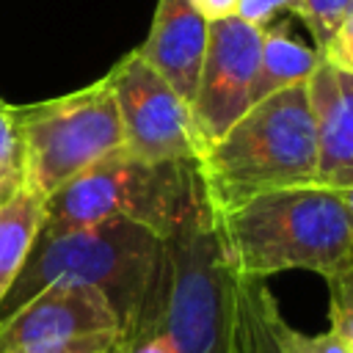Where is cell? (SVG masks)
Wrapping results in <instances>:
<instances>
[{
  "label": "cell",
  "instance_id": "5",
  "mask_svg": "<svg viewBox=\"0 0 353 353\" xmlns=\"http://www.w3.org/2000/svg\"><path fill=\"white\" fill-rule=\"evenodd\" d=\"M22 185L44 201L66 182L124 149L110 77L72 94L19 105Z\"/></svg>",
  "mask_w": 353,
  "mask_h": 353
},
{
  "label": "cell",
  "instance_id": "15",
  "mask_svg": "<svg viewBox=\"0 0 353 353\" xmlns=\"http://www.w3.org/2000/svg\"><path fill=\"white\" fill-rule=\"evenodd\" d=\"M268 325H270V334L281 353H350L347 345L331 328L323 334H303V331L292 328L281 317L273 295L268 298Z\"/></svg>",
  "mask_w": 353,
  "mask_h": 353
},
{
  "label": "cell",
  "instance_id": "2",
  "mask_svg": "<svg viewBox=\"0 0 353 353\" xmlns=\"http://www.w3.org/2000/svg\"><path fill=\"white\" fill-rule=\"evenodd\" d=\"M221 262L237 281L284 270L331 276L353 251V215L339 190L309 185L262 193L212 218Z\"/></svg>",
  "mask_w": 353,
  "mask_h": 353
},
{
  "label": "cell",
  "instance_id": "16",
  "mask_svg": "<svg viewBox=\"0 0 353 353\" xmlns=\"http://www.w3.org/2000/svg\"><path fill=\"white\" fill-rule=\"evenodd\" d=\"M325 284H328L331 331L353 353V251L331 276H325Z\"/></svg>",
  "mask_w": 353,
  "mask_h": 353
},
{
  "label": "cell",
  "instance_id": "13",
  "mask_svg": "<svg viewBox=\"0 0 353 353\" xmlns=\"http://www.w3.org/2000/svg\"><path fill=\"white\" fill-rule=\"evenodd\" d=\"M44 223V199L25 185L0 196V303L19 270Z\"/></svg>",
  "mask_w": 353,
  "mask_h": 353
},
{
  "label": "cell",
  "instance_id": "11",
  "mask_svg": "<svg viewBox=\"0 0 353 353\" xmlns=\"http://www.w3.org/2000/svg\"><path fill=\"white\" fill-rule=\"evenodd\" d=\"M306 88L317 130V185L353 190V74L320 58Z\"/></svg>",
  "mask_w": 353,
  "mask_h": 353
},
{
  "label": "cell",
  "instance_id": "12",
  "mask_svg": "<svg viewBox=\"0 0 353 353\" xmlns=\"http://www.w3.org/2000/svg\"><path fill=\"white\" fill-rule=\"evenodd\" d=\"M317 63H320L317 50L303 44L292 33L287 19L270 22L268 28H262V52L254 83V102L306 83L317 69Z\"/></svg>",
  "mask_w": 353,
  "mask_h": 353
},
{
  "label": "cell",
  "instance_id": "23",
  "mask_svg": "<svg viewBox=\"0 0 353 353\" xmlns=\"http://www.w3.org/2000/svg\"><path fill=\"white\" fill-rule=\"evenodd\" d=\"M232 353H243V350H240V331H237V314H234V298H232Z\"/></svg>",
  "mask_w": 353,
  "mask_h": 353
},
{
  "label": "cell",
  "instance_id": "10",
  "mask_svg": "<svg viewBox=\"0 0 353 353\" xmlns=\"http://www.w3.org/2000/svg\"><path fill=\"white\" fill-rule=\"evenodd\" d=\"M210 22L193 0H157L154 19L138 55L190 105L207 52Z\"/></svg>",
  "mask_w": 353,
  "mask_h": 353
},
{
  "label": "cell",
  "instance_id": "24",
  "mask_svg": "<svg viewBox=\"0 0 353 353\" xmlns=\"http://www.w3.org/2000/svg\"><path fill=\"white\" fill-rule=\"evenodd\" d=\"M342 193V199L347 201V210H350V215H353V190H339Z\"/></svg>",
  "mask_w": 353,
  "mask_h": 353
},
{
  "label": "cell",
  "instance_id": "18",
  "mask_svg": "<svg viewBox=\"0 0 353 353\" xmlns=\"http://www.w3.org/2000/svg\"><path fill=\"white\" fill-rule=\"evenodd\" d=\"M22 185V138L17 108L0 102V196Z\"/></svg>",
  "mask_w": 353,
  "mask_h": 353
},
{
  "label": "cell",
  "instance_id": "3",
  "mask_svg": "<svg viewBox=\"0 0 353 353\" xmlns=\"http://www.w3.org/2000/svg\"><path fill=\"white\" fill-rule=\"evenodd\" d=\"M196 176L210 218L262 193L317 185V130L306 83L254 102L218 141L204 146Z\"/></svg>",
  "mask_w": 353,
  "mask_h": 353
},
{
  "label": "cell",
  "instance_id": "22",
  "mask_svg": "<svg viewBox=\"0 0 353 353\" xmlns=\"http://www.w3.org/2000/svg\"><path fill=\"white\" fill-rule=\"evenodd\" d=\"M237 3H240V0H193V6L199 8V14H201L207 22L234 17Z\"/></svg>",
  "mask_w": 353,
  "mask_h": 353
},
{
  "label": "cell",
  "instance_id": "8",
  "mask_svg": "<svg viewBox=\"0 0 353 353\" xmlns=\"http://www.w3.org/2000/svg\"><path fill=\"white\" fill-rule=\"evenodd\" d=\"M124 130V152L143 163H196L204 152L190 105L138 55L127 52L110 72Z\"/></svg>",
  "mask_w": 353,
  "mask_h": 353
},
{
  "label": "cell",
  "instance_id": "6",
  "mask_svg": "<svg viewBox=\"0 0 353 353\" xmlns=\"http://www.w3.org/2000/svg\"><path fill=\"white\" fill-rule=\"evenodd\" d=\"M168 276L160 331L176 353H232V276L204 201L165 237Z\"/></svg>",
  "mask_w": 353,
  "mask_h": 353
},
{
  "label": "cell",
  "instance_id": "17",
  "mask_svg": "<svg viewBox=\"0 0 353 353\" xmlns=\"http://www.w3.org/2000/svg\"><path fill=\"white\" fill-rule=\"evenodd\" d=\"M350 8H353V0H301L295 17L306 25L317 55L325 50V44L336 33V28L345 22Z\"/></svg>",
  "mask_w": 353,
  "mask_h": 353
},
{
  "label": "cell",
  "instance_id": "21",
  "mask_svg": "<svg viewBox=\"0 0 353 353\" xmlns=\"http://www.w3.org/2000/svg\"><path fill=\"white\" fill-rule=\"evenodd\" d=\"M116 353H176V347L163 331H157V334H149V336H141V339L119 345Z\"/></svg>",
  "mask_w": 353,
  "mask_h": 353
},
{
  "label": "cell",
  "instance_id": "4",
  "mask_svg": "<svg viewBox=\"0 0 353 353\" xmlns=\"http://www.w3.org/2000/svg\"><path fill=\"white\" fill-rule=\"evenodd\" d=\"M201 201L196 163H143L119 149L44 201L41 232L130 221L165 240Z\"/></svg>",
  "mask_w": 353,
  "mask_h": 353
},
{
  "label": "cell",
  "instance_id": "7",
  "mask_svg": "<svg viewBox=\"0 0 353 353\" xmlns=\"http://www.w3.org/2000/svg\"><path fill=\"white\" fill-rule=\"evenodd\" d=\"M121 323L108 295L61 281L0 317V353H116Z\"/></svg>",
  "mask_w": 353,
  "mask_h": 353
},
{
  "label": "cell",
  "instance_id": "19",
  "mask_svg": "<svg viewBox=\"0 0 353 353\" xmlns=\"http://www.w3.org/2000/svg\"><path fill=\"white\" fill-rule=\"evenodd\" d=\"M301 0H240L234 17H240L248 25L256 28H268L270 22H276L281 14H298Z\"/></svg>",
  "mask_w": 353,
  "mask_h": 353
},
{
  "label": "cell",
  "instance_id": "20",
  "mask_svg": "<svg viewBox=\"0 0 353 353\" xmlns=\"http://www.w3.org/2000/svg\"><path fill=\"white\" fill-rule=\"evenodd\" d=\"M323 61H328L331 66L353 74V8L345 17V22L336 28V33L331 36V41L325 44V50L320 52Z\"/></svg>",
  "mask_w": 353,
  "mask_h": 353
},
{
  "label": "cell",
  "instance_id": "1",
  "mask_svg": "<svg viewBox=\"0 0 353 353\" xmlns=\"http://www.w3.org/2000/svg\"><path fill=\"white\" fill-rule=\"evenodd\" d=\"M165 240L130 221H108L69 232H39L25 268L0 303V317L36 292L61 284H88L108 295L121 323V342L157 334L165 306Z\"/></svg>",
  "mask_w": 353,
  "mask_h": 353
},
{
  "label": "cell",
  "instance_id": "14",
  "mask_svg": "<svg viewBox=\"0 0 353 353\" xmlns=\"http://www.w3.org/2000/svg\"><path fill=\"white\" fill-rule=\"evenodd\" d=\"M232 298L240 331V350L243 353H281L270 325H268V298L270 290L265 281H237L232 276Z\"/></svg>",
  "mask_w": 353,
  "mask_h": 353
},
{
  "label": "cell",
  "instance_id": "9",
  "mask_svg": "<svg viewBox=\"0 0 353 353\" xmlns=\"http://www.w3.org/2000/svg\"><path fill=\"white\" fill-rule=\"evenodd\" d=\"M259 52L262 28L248 25L240 17L210 22L207 52L190 102L193 121L204 146L218 141L254 105Z\"/></svg>",
  "mask_w": 353,
  "mask_h": 353
}]
</instances>
